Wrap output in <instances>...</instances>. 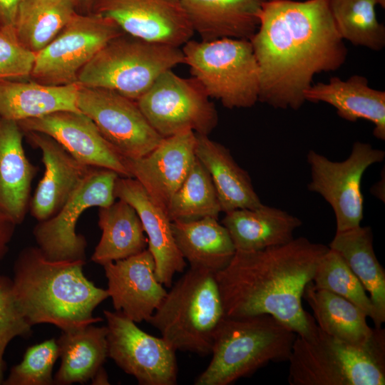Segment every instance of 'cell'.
Here are the masks:
<instances>
[{"mask_svg": "<svg viewBox=\"0 0 385 385\" xmlns=\"http://www.w3.org/2000/svg\"><path fill=\"white\" fill-rule=\"evenodd\" d=\"M249 40L260 71L259 101L274 108H300L314 76L337 70L347 56L329 0H267Z\"/></svg>", "mask_w": 385, "mask_h": 385, "instance_id": "6da1fadb", "label": "cell"}, {"mask_svg": "<svg viewBox=\"0 0 385 385\" xmlns=\"http://www.w3.org/2000/svg\"><path fill=\"white\" fill-rule=\"evenodd\" d=\"M328 250L299 237L262 250H236L215 273L225 316L267 314L297 335L307 334L314 318L303 309L302 294Z\"/></svg>", "mask_w": 385, "mask_h": 385, "instance_id": "7a4b0ae2", "label": "cell"}, {"mask_svg": "<svg viewBox=\"0 0 385 385\" xmlns=\"http://www.w3.org/2000/svg\"><path fill=\"white\" fill-rule=\"evenodd\" d=\"M85 262L49 260L38 247L20 252L14 265L12 290L30 325L47 323L69 331L102 321L93 312L109 294L85 276Z\"/></svg>", "mask_w": 385, "mask_h": 385, "instance_id": "3957f363", "label": "cell"}, {"mask_svg": "<svg viewBox=\"0 0 385 385\" xmlns=\"http://www.w3.org/2000/svg\"><path fill=\"white\" fill-rule=\"evenodd\" d=\"M289 385H384L385 330L351 344L324 332L316 323L297 335L287 361Z\"/></svg>", "mask_w": 385, "mask_h": 385, "instance_id": "277c9868", "label": "cell"}, {"mask_svg": "<svg viewBox=\"0 0 385 385\" xmlns=\"http://www.w3.org/2000/svg\"><path fill=\"white\" fill-rule=\"evenodd\" d=\"M297 334L267 314L225 316L216 332L212 359L195 385H229L270 362L287 361Z\"/></svg>", "mask_w": 385, "mask_h": 385, "instance_id": "5b68a950", "label": "cell"}, {"mask_svg": "<svg viewBox=\"0 0 385 385\" xmlns=\"http://www.w3.org/2000/svg\"><path fill=\"white\" fill-rule=\"evenodd\" d=\"M170 287L148 322L175 350L210 354L225 317L215 274L190 267Z\"/></svg>", "mask_w": 385, "mask_h": 385, "instance_id": "8992f818", "label": "cell"}, {"mask_svg": "<svg viewBox=\"0 0 385 385\" xmlns=\"http://www.w3.org/2000/svg\"><path fill=\"white\" fill-rule=\"evenodd\" d=\"M184 63L180 47L125 33L108 41L80 71L77 83L106 88L137 101L164 72Z\"/></svg>", "mask_w": 385, "mask_h": 385, "instance_id": "52a82bcc", "label": "cell"}, {"mask_svg": "<svg viewBox=\"0 0 385 385\" xmlns=\"http://www.w3.org/2000/svg\"><path fill=\"white\" fill-rule=\"evenodd\" d=\"M181 49L184 63L210 98L230 109L250 108L259 101L260 71L249 39H190Z\"/></svg>", "mask_w": 385, "mask_h": 385, "instance_id": "ba28073f", "label": "cell"}, {"mask_svg": "<svg viewBox=\"0 0 385 385\" xmlns=\"http://www.w3.org/2000/svg\"><path fill=\"white\" fill-rule=\"evenodd\" d=\"M136 102L163 138L188 130L208 135L217 125V110L202 85L172 70L162 73Z\"/></svg>", "mask_w": 385, "mask_h": 385, "instance_id": "9c48e42d", "label": "cell"}, {"mask_svg": "<svg viewBox=\"0 0 385 385\" xmlns=\"http://www.w3.org/2000/svg\"><path fill=\"white\" fill-rule=\"evenodd\" d=\"M122 33L110 19L92 12H77L36 53L30 79L51 86L77 83L80 71L108 41Z\"/></svg>", "mask_w": 385, "mask_h": 385, "instance_id": "30bf717a", "label": "cell"}, {"mask_svg": "<svg viewBox=\"0 0 385 385\" xmlns=\"http://www.w3.org/2000/svg\"><path fill=\"white\" fill-rule=\"evenodd\" d=\"M385 152L367 143L356 141L349 156L334 162L312 150L307 160L311 180L307 189L321 195L332 207L336 220V232L360 225L364 216L361 179L366 169L382 162Z\"/></svg>", "mask_w": 385, "mask_h": 385, "instance_id": "8fae6325", "label": "cell"}, {"mask_svg": "<svg viewBox=\"0 0 385 385\" xmlns=\"http://www.w3.org/2000/svg\"><path fill=\"white\" fill-rule=\"evenodd\" d=\"M118 177L112 170L93 168L59 211L38 222L33 234L37 247L46 258L86 260L87 242L84 236L77 234V222L86 210L106 207L115 202L114 187Z\"/></svg>", "mask_w": 385, "mask_h": 385, "instance_id": "7c38bea8", "label": "cell"}, {"mask_svg": "<svg viewBox=\"0 0 385 385\" xmlns=\"http://www.w3.org/2000/svg\"><path fill=\"white\" fill-rule=\"evenodd\" d=\"M76 105L125 158L142 157L163 138L148 123L135 101L112 90L79 85Z\"/></svg>", "mask_w": 385, "mask_h": 385, "instance_id": "4fadbf2b", "label": "cell"}, {"mask_svg": "<svg viewBox=\"0 0 385 385\" xmlns=\"http://www.w3.org/2000/svg\"><path fill=\"white\" fill-rule=\"evenodd\" d=\"M108 355L141 385H175L178 364L175 350L163 337L140 329L120 311L104 310Z\"/></svg>", "mask_w": 385, "mask_h": 385, "instance_id": "5bb4252c", "label": "cell"}, {"mask_svg": "<svg viewBox=\"0 0 385 385\" xmlns=\"http://www.w3.org/2000/svg\"><path fill=\"white\" fill-rule=\"evenodd\" d=\"M91 12L113 21L123 32L175 47L194 30L179 0H93Z\"/></svg>", "mask_w": 385, "mask_h": 385, "instance_id": "9a60e30c", "label": "cell"}, {"mask_svg": "<svg viewBox=\"0 0 385 385\" xmlns=\"http://www.w3.org/2000/svg\"><path fill=\"white\" fill-rule=\"evenodd\" d=\"M24 133L38 132L56 140L75 159L130 178L122 156L101 135L93 120L81 112L59 111L17 122Z\"/></svg>", "mask_w": 385, "mask_h": 385, "instance_id": "2e32d148", "label": "cell"}, {"mask_svg": "<svg viewBox=\"0 0 385 385\" xmlns=\"http://www.w3.org/2000/svg\"><path fill=\"white\" fill-rule=\"evenodd\" d=\"M195 143L196 133L191 130L182 132L163 138L155 148L142 157H123L124 164L130 178L135 179L166 211L171 197L196 159Z\"/></svg>", "mask_w": 385, "mask_h": 385, "instance_id": "e0dca14e", "label": "cell"}, {"mask_svg": "<svg viewBox=\"0 0 385 385\" xmlns=\"http://www.w3.org/2000/svg\"><path fill=\"white\" fill-rule=\"evenodd\" d=\"M115 311L140 323L148 322L167 294L155 274L150 250L103 265Z\"/></svg>", "mask_w": 385, "mask_h": 385, "instance_id": "ac0fdd59", "label": "cell"}, {"mask_svg": "<svg viewBox=\"0 0 385 385\" xmlns=\"http://www.w3.org/2000/svg\"><path fill=\"white\" fill-rule=\"evenodd\" d=\"M24 134L40 149L45 168L29 203L31 215L39 222L56 215L94 167L75 159L46 134L33 131Z\"/></svg>", "mask_w": 385, "mask_h": 385, "instance_id": "d6986e66", "label": "cell"}, {"mask_svg": "<svg viewBox=\"0 0 385 385\" xmlns=\"http://www.w3.org/2000/svg\"><path fill=\"white\" fill-rule=\"evenodd\" d=\"M114 195L129 203L137 212L147 235L148 249L155 260L156 277L164 287H170L174 274L183 272L186 263L176 245L167 212L133 178L119 176L115 183Z\"/></svg>", "mask_w": 385, "mask_h": 385, "instance_id": "ffe728a7", "label": "cell"}, {"mask_svg": "<svg viewBox=\"0 0 385 385\" xmlns=\"http://www.w3.org/2000/svg\"><path fill=\"white\" fill-rule=\"evenodd\" d=\"M23 135L16 121L0 118V217L15 225L26 217L38 169L26 155Z\"/></svg>", "mask_w": 385, "mask_h": 385, "instance_id": "44dd1931", "label": "cell"}, {"mask_svg": "<svg viewBox=\"0 0 385 385\" xmlns=\"http://www.w3.org/2000/svg\"><path fill=\"white\" fill-rule=\"evenodd\" d=\"M304 97L306 101L332 106L346 120L370 121L374 125V136L385 140V92L369 87L366 77L354 75L345 81L333 77L327 83L312 84Z\"/></svg>", "mask_w": 385, "mask_h": 385, "instance_id": "7402d4cb", "label": "cell"}, {"mask_svg": "<svg viewBox=\"0 0 385 385\" xmlns=\"http://www.w3.org/2000/svg\"><path fill=\"white\" fill-rule=\"evenodd\" d=\"M267 0H179L194 32L202 41L222 38L250 39L259 26Z\"/></svg>", "mask_w": 385, "mask_h": 385, "instance_id": "603a6c76", "label": "cell"}, {"mask_svg": "<svg viewBox=\"0 0 385 385\" xmlns=\"http://www.w3.org/2000/svg\"><path fill=\"white\" fill-rule=\"evenodd\" d=\"M221 223L236 250L257 251L292 241L302 221L287 211L262 204L225 212Z\"/></svg>", "mask_w": 385, "mask_h": 385, "instance_id": "cb8c5ba5", "label": "cell"}, {"mask_svg": "<svg viewBox=\"0 0 385 385\" xmlns=\"http://www.w3.org/2000/svg\"><path fill=\"white\" fill-rule=\"evenodd\" d=\"M195 153L211 178L221 212L252 209L262 204L250 175L237 164L225 146L211 140L207 135L196 134Z\"/></svg>", "mask_w": 385, "mask_h": 385, "instance_id": "d4e9b609", "label": "cell"}, {"mask_svg": "<svg viewBox=\"0 0 385 385\" xmlns=\"http://www.w3.org/2000/svg\"><path fill=\"white\" fill-rule=\"evenodd\" d=\"M79 84L51 86L33 80L0 81V118L16 122L59 111L81 112Z\"/></svg>", "mask_w": 385, "mask_h": 385, "instance_id": "484cf974", "label": "cell"}, {"mask_svg": "<svg viewBox=\"0 0 385 385\" xmlns=\"http://www.w3.org/2000/svg\"><path fill=\"white\" fill-rule=\"evenodd\" d=\"M176 245L191 268L217 273L232 259L236 249L230 235L217 218L173 221Z\"/></svg>", "mask_w": 385, "mask_h": 385, "instance_id": "4316f807", "label": "cell"}, {"mask_svg": "<svg viewBox=\"0 0 385 385\" xmlns=\"http://www.w3.org/2000/svg\"><path fill=\"white\" fill-rule=\"evenodd\" d=\"M338 252L369 292L375 309V327L385 322V272L373 246L371 227L336 232L328 246Z\"/></svg>", "mask_w": 385, "mask_h": 385, "instance_id": "83f0119b", "label": "cell"}, {"mask_svg": "<svg viewBox=\"0 0 385 385\" xmlns=\"http://www.w3.org/2000/svg\"><path fill=\"white\" fill-rule=\"evenodd\" d=\"M93 324L62 331L57 339L61 363L55 374L54 384H85L103 367L108 356V329Z\"/></svg>", "mask_w": 385, "mask_h": 385, "instance_id": "f1b7e54d", "label": "cell"}, {"mask_svg": "<svg viewBox=\"0 0 385 385\" xmlns=\"http://www.w3.org/2000/svg\"><path fill=\"white\" fill-rule=\"evenodd\" d=\"M98 225L102 235L91 256L95 263L103 265L148 248V239L137 212L123 200L99 207Z\"/></svg>", "mask_w": 385, "mask_h": 385, "instance_id": "f546056e", "label": "cell"}, {"mask_svg": "<svg viewBox=\"0 0 385 385\" xmlns=\"http://www.w3.org/2000/svg\"><path fill=\"white\" fill-rule=\"evenodd\" d=\"M302 299L313 311L318 327L326 334L356 344L366 343L372 337L375 327L367 324L366 313L343 297L317 289L310 282L304 289Z\"/></svg>", "mask_w": 385, "mask_h": 385, "instance_id": "4dcf8cb0", "label": "cell"}, {"mask_svg": "<svg viewBox=\"0 0 385 385\" xmlns=\"http://www.w3.org/2000/svg\"><path fill=\"white\" fill-rule=\"evenodd\" d=\"M78 12L76 0H21L14 29L20 43L37 53Z\"/></svg>", "mask_w": 385, "mask_h": 385, "instance_id": "1f68e13d", "label": "cell"}, {"mask_svg": "<svg viewBox=\"0 0 385 385\" xmlns=\"http://www.w3.org/2000/svg\"><path fill=\"white\" fill-rule=\"evenodd\" d=\"M385 0H329L337 29L344 40L356 46L380 51L385 46V27L379 23L376 6Z\"/></svg>", "mask_w": 385, "mask_h": 385, "instance_id": "d6a6232c", "label": "cell"}, {"mask_svg": "<svg viewBox=\"0 0 385 385\" xmlns=\"http://www.w3.org/2000/svg\"><path fill=\"white\" fill-rule=\"evenodd\" d=\"M166 211L172 222L218 218L221 208L215 188L208 172L197 158L171 197Z\"/></svg>", "mask_w": 385, "mask_h": 385, "instance_id": "836d02e7", "label": "cell"}, {"mask_svg": "<svg viewBox=\"0 0 385 385\" xmlns=\"http://www.w3.org/2000/svg\"><path fill=\"white\" fill-rule=\"evenodd\" d=\"M317 289L329 291L361 308L373 322L375 309L369 295L342 256L329 248L315 270L312 281Z\"/></svg>", "mask_w": 385, "mask_h": 385, "instance_id": "e575fe53", "label": "cell"}, {"mask_svg": "<svg viewBox=\"0 0 385 385\" xmlns=\"http://www.w3.org/2000/svg\"><path fill=\"white\" fill-rule=\"evenodd\" d=\"M58 357V346L55 338L31 346L26 350L21 361L12 366L2 384H54L52 371Z\"/></svg>", "mask_w": 385, "mask_h": 385, "instance_id": "d590c367", "label": "cell"}, {"mask_svg": "<svg viewBox=\"0 0 385 385\" xmlns=\"http://www.w3.org/2000/svg\"><path fill=\"white\" fill-rule=\"evenodd\" d=\"M31 327L16 304L11 279L0 275V384L4 380V355L8 344L15 337H30Z\"/></svg>", "mask_w": 385, "mask_h": 385, "instance_id": "8d00e7d4", "label": "cell"}, {"mask_svg": "<svg viewBox=\"0 0 385 385\" xmlns=\"http://www.w3.org/2000/svg\"><path fill=\"white\" fill-rule=\"evenodd\" d=\"M36 53L19 41L14 28L0 26V81L30 79Z\"/></svg>", "mask_w": 385, "mask_h": 385, "instance_id": "74e56055", "label": "cell"}, {"mask_svg": "<svg viewBox=\"0 0 385 385\" xmlns=\"http://www.w3.org/2000/svg\"><path fill=\"white\" fill-rule=\"evenodd\" d=\"M21 0H0V26L14 28L18 6Z\"/></svg>", "mask_w": 385, "mask_h": 385, "instance_id": "f35d334b", "label": "cell"}, {"mask_svg": "<svg viewBox=\"0 0 385 385\" xmlns=\"http://www.w3.org/2000/svg\"><path fill=\"white\" fill-rule=\"evenodd\" d=\"M16 225L0 217V261L9 250V245L14 233Z\"/></svg>", "mask_w": 385, "mask_h": 385, "instance_id": "ab89813d", "label": "cell"}, {"mask_svg": "<svg viewBox=\"0 0 385 385\" xmlns=\"http://www.w3.org/2000/svg\"><path fill=\"white\" fill-rule=\"evenodd\" d=\"M371 193L384 202V173L381 180L370 189Z\"/></svg>", "mask_w": 385, "mask_h": 385, "instance_id": "60d3db41", "label": "cell"}, {"mask_svg": "<svg viewBox=\"0 0 385 385\" xmlns=\"http://www.w3.org/2000/svg\"><path fill=\"white\" fill-rule=\"evenodd\" d=\"M91 380L93 384H109L107 374L103 367L98 370Z\"/></svg>", "mask_w": 385, "mask_h": 385, "instance_id": "b9f144b4", "label": "cell"}, {"mask_svg": "<svg viewBox=\"0 0 385 385\" xmlns=\"http://www.w3.org/2000/svg\"><path fill=\"white\" fill-rule=\"evenodd\" d=\"M78 6V12L90 13L93 0H76Z\"/></svg>", "mask_w": 385, "mask_h": 385, "instance_id": "7bdbcfd3", "label": "cell"}]
</instances>
